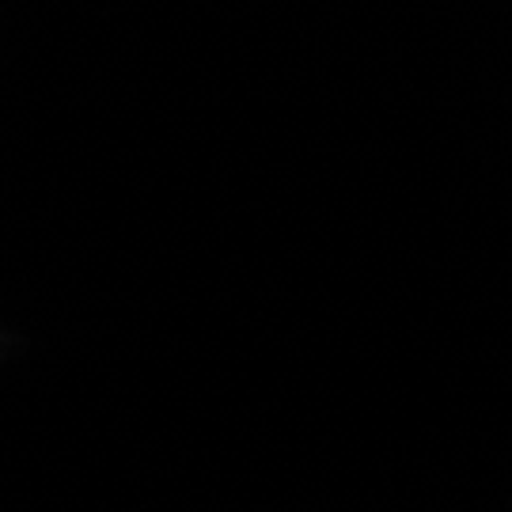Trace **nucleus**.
Listing matches in <instances>:
<instances>
[]
</instances>
